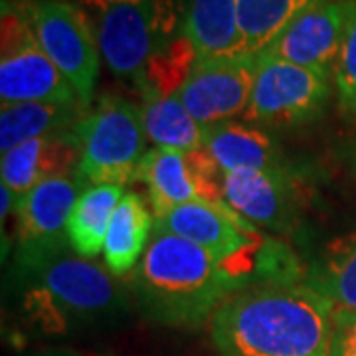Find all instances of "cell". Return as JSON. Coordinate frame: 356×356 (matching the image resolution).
I'll return each mask as SVG.
<instances>
[{
	"label": "cell",
	"instance_id": "obj_1",
	"mask_svg": "<svg viewBox=\"0 0 356 356\" xmlns=\"http://www.w3.org/2000/svg\"><path fill=\"white\" fill-rule=\"evenodd\" d=\"M334 311L311 285L273 283L228 297L212 317L222 356H329Z\"/></svg>",
	"mask_w": 356,
	"mask_h": 356
},
{
	"label": "cell",
	"instance_id": "obj_2",
	"mask_svg": "<svg viewBox=\"0 0 356 356\" xmlns=\"http://www.w3.org/2000/svg\"><path fill=\"white\" fill-rule=\"evenodd\" d=\"M242 267L222 264L206 250L154 229L133 271V291L143 315L168 327H196L214 317L238 287Z\"/></svg>",
	"mask_w": 356,
	"mask_h": 356
},
{
	"label": "cell",
	"instance_id": "obj_3",
	"mask_svg": "<svg viewBox=\"0 0 356 356\" xmlns=\"http://www.w3.org/2000/svg\"><path fill=\"white\" fill-rule=\"evenodd\" d=\"M30 289L24 311L44 334L65 332L117 318L125 311V297L115 275L81 255H56L26 271Z\"/></svg>",
	"mask_w": 356,
	"mask_h": 356
},
{
	"label": "cell",
	"instance_id": "obj_4",
	"mask_svg": "<svg viewBox=\"0 0 356 356\" xmlns=\"http://www.w3.org/2000/svg\"><path fill=\"white\" fill-rule=\"evenodd\" d=\"M107 67L137 83L145 65L172 40L177 0H79Z\"/></svg>",
	"mask_w": 356,
	"mask_h": 356
},
{
	"label": "cell",
	"instance_id": "obj_5",
	"mask_svg": "<svg viewBox=\"0 0 356 356\" xmlns=\"http://www.w3.org/2000/svg\"><path fill=\"white\" fill-rule=\"evenodd\" d=\"M74 133L81 149L76 178L83 191L97 184L125 186L137 177L147 145L139 105L103 97L91 113L81 117Z\"/></svg>",
	"mask_w": 356,
	"mask_h": 356
},
{
	"label": "cell",
	"instance_id": "obj_6",
	"mask_svg": "<svg viewBox=\"0 0 356 356\" xmlns=\"http://www.w3.org/2000/svg\"><path fill=\"white\" fill-rule=\"evenodd\" d=\"M40 48L77 93L83 107L93 97L99 74V46L79 4L46 0L26 16Z\"/></svg>",
	"mask_w": 356,
	"mask_h": 356
},
{
	"label": "cell",
	"instance_id": "obj_7",
	"mask_svg": "<svg viewBox=\"0 0 356 356\" xmlns=\"http://www.w3.org/2000/svg\"><path fill=\"white\" fill-rule=\"evenodd\" d=\"M331 77L289 62L257 58V76L243 121L267 127L313 121L331 97Z\"/></svg>",
	"mask_w": 356,
	"mask_h": 356
},
{
	"label": "cell",
	"instance_id": "obj_8",
	"mask_svg": "<svg viewBox=\"0 0 356 356\" xmlns=\"http://www.w3.org/2000/svg\"><path fill=\"white\" fill-rule=\"evenodd\" d=\"M0 99L2 105L81 103L70 81L40 48L30 22L18 13H2Z\"/></svg>",
	"mask_w": 356,
	"mask_h": 356
},
{
	"label": "cell",
	"instance_id": "obj_9",
	"mask_svg": "<svg viewBox=\"0 0 356 356\" xmlns=\"http://www.w3.org/2000/svg\"><path fill=\"white\" fill-rule=\"evenodd\" d=\"M83 186L76 177L48 178L20 196L18 218V271L26 273L70 245L67 222Z\"/></svg>",
	"mask_w": 356,
	"mask_h": 356
},
{
	"label": "cell",
	"instance_id": "obj_10",
	"mask_svg": "<svg viewBox=\"0 0 356 356\" xmlns=\"http://www.w3.org/2000/svg\"><path fill=\"white\" fill-rule=\"evenodd\" d=\"M135 178L145 182L154 216L196 200L224 202V172L206 149L177 151L154 147L145 153Z\"/></svg>",
	"mask_w": 356,
	"mask_h": 356
},
{
	"label": "cell",
	"instance_id": "obj_11",
	"mask_svg": "<svg viewBox=\"0 0 356 356\" xmlns=\"http://www.w3.org/2000/svg\"><path fill=\"white\" fill-rule=\"evenodd\" d=\"M257 76V56L202 60L180 89L188 113L204 127L229 121L248 109Z\"/></svg>",
	"mask_w": 356,
	"mask_h": 356
},
{
	"label": "cell",
	"instance_id": "obj_12",
	"mask_svg": "<svg viewBox=\"0 0 356 356\" xmlns=\"http://www.w3.org/2000/svg\"><path fill=\"white\" fill-rule=\"evenodd\" d=\"M353 4L355 0H329L307 8L257 58L281 60L332 76Z\"/></svg>",
	"mask_w": 356,
	"mask_h": 356
},
{
	"label": "cell",
	"instance_id": "obj_13",
	"mask_svg": "<svg viewBox=\"0 0 356 356\" xmlns=\"http://www.w3.org/2000/svg\"><path fill=\"white\" fill-rule=\"evenodd\" d=\"M154 229L202 248L222 264H236L250 248L254 232L250 222L226 202L206 200L182 204L163 216H154Z\"/></svg>",
	"mask_w": 356,
	"mask_h": 356
},
{
	"label": "cell",
	"instance_id": "obj_14",
	"mask_svg": "<svg viewBox=\"0 0 356 356\" xmlns=\"http://www.w3.org/2000/svg\"><path fill=\"white\" fill-rule=\"evenodd\" d=\"M222 194L236 214L267 228L289 226L297 210V186L285 168L226 172Z\"/></svg>",
	"mask_w": 356,
	"mask_h": 356
},
{
	"label": "cell",
	"instance_id": "obj_15",
	"mask_svg": "<svg viewBox=\"0 0 356 356\" xmlns=\"http://www.w3.org/2000/svg\"><path fill=\"white\" fill-rule=\"evenodd\" d=\"M79 156L81 149L74 131L28 140L2 154V184L16 196H24L48 178L72 177Z\"/></svg>",
	"mask_w": 356,
	"mask_h": 356
},
{
	"label": "cell",
	"instance_id": "obj_16",
	"mask_svg": "<svg viewBox=\"0 0 356 356\" xmlns=\"http://www.w3.org/2000/svg\"><path fill=\"white\" fill-rule=\"evenodd\" d=\"M182 32L202 60L248 56L240 28V0H192Z\"/></svg>",
	"mask_w": 356,
	"mask_h": 356
},
{
	"label": "cell",
	"instance_id": "obj_17",
	"mask_svg": "<svg viewBox=\"0 0 356 356\" xmlns=\"http://www.w3.org/2000/svg\"><path fill=\"white\" fill-rule=\"evenodd\" d=\"M204 149L212 154L220 170H277L283 168L273 139L261 129L224 121L208 127Z\"/></svg>",
	"mask_w": 356,
	"mask_h": 356
},
{
	"label": "cell",
	"instance_id": "obj_18",
	"mask_svg": "<svg viewBox=\"0 0 356 356\" xmlns=\"http://www.w3.org/2000/svg\"><path fill=\"white\" fill-rule=\"evenodd\" d=\"M83 109L81 103L26 102L2 105L0 151L4 154L28 140L70 133L81 121L79 115Z\"/></svg>",
	"mask_w": 356,
	"mask_h": 356
},
{
	"label": "cell",
	"instance_id": "obj_19",
	"mask_svg": "<svg viewBox=\"0 0 356 356\" xmlns=\"http://www.w3.org/2000/svg\"><path fill=\"white\" fill-rule=\"evenodd\" d=\"M154 232V218L137 192H127L115 208L103 245L105 266L115 277H123L139 266Z\"/></svg>",
	"mask_w": 356,
	"mask_h": 356
},
{
	"label": "cell",
	"instance_id": "obj_20",
	"mask_svg": "<svg viewBox=\"0 0 356 356\" xmlns=\"http://www.w3.org/2000/svg\"><path fill=\"white\" fill-rule=\"evenodd\" d=\"M123 196L125 188L121 184H97L81 192L67 222L70 248L77 255L93 259L102 254L115 208Z\"/></svg>",
	"mask_w": 356,
	"mask_h": 356
},
{
	"label": "cell",
	"instance_id": "obj_21",
	"mask_svg": "<svg viewBox=\"0 0 356 356\" xmlns=\"http://www.w3.org/2000/svg\"><path fill=\"white\" fill-rule=\"evenodd\" d=\"M147 139L161 149L198 151L206 145L208 127L200 125L184 107L180 95L145 99L140 105Z\"/></svg>",
	"mask_w": 356,
	"mask_h": 356
},
{
	"label": "cell",
	"instance_id": "obj_22",
	"mask_svg": "<svg viewBox=\"0 0 356 356\" xmlns=\"http://www.w3.org/2000/svg\"><path fill=\"white\" fill-rule=\"evenodd\" d=\"M329 0H240V28L248 56H259L295 16Z\"/></svg>",
	"mask_w": 356,
	"mask_h": 356
},
{
	"label": "cell",
	"instance_id": "obj_23",
	"mask_svg": "<svg viewBox=\"0 0 356 356\" xmlns=\"http://www.w3.org/2000/svg\"><path fill=\"white\" fill-rule=\"evenodd\" d=\"M196 62L198 54L184 32L170 40L149 60L135 83L140 89L143 102L178 95Z\"/></svg>",
	"mask_w": 356,
	"mask_h": 356
},
{
	"label": "cell",
	"instance_id": "obj_24",
	"mask_svg": "<svg viewBox=\"0 0 356 356\" xmlns=\"http://www.w3.org/2000/svg\"><path fill=\"white\" fill-rule=\"evenodd\" d=\"M309 285L331 303L334 313H356V234L332 245Z\"/></svg>",
	"mask_w": 356,
	"mask_h": 356
},
{
	"label": "cell",
	"instance_id": "obj_25",
	"mask_svg": "<svg viewBox=\"0 0 356 356\" xmlns=\"http://www.w3.org/2000/svg\"><path fill=\"white\" fill-rule=\"evenodd\" d=\"M332 81L339 93V103L348 113L356 115V0L353 4V13L348 18L346 30H344Z\"/></svg>",
	"mask_w": 356,
	"mask_h": 356
},
{
	"label": "cell",
	"instance_id": "obj_26",
	"mask_svg": "<svg viewBox=\"0 0 356 356\" xmlns=\"http://www.w3.org/2000/svg\"><path fill=\"white\" fill-rule=\"evenodd\" d=\"M329 356H356V313H334Z\"/></svg>",
	"mask_w": 356,
	"mask_h": 356
},
{
	"label": "cell",
	"instance_id": "obj_27",
	"mask_svg": "<svg viewBox=\"0 0 356 356\" xmlns=\"http://www.w3.org/2000/svg\"><path fill=\"white\" fill-rule=\"evenodd\" d=\"M42 2L46 0H2V13H18L26 18Z\"/></svg>",
	"mask_w": 356,
	"mask_h": 356
},
{
	"label": "cell",
	"instance_id": "obj_28",
	"mask_svg": "<svg viewBox=\"0 0 356 356\" xmlns=\"http://www.w3.org/2000/svg\"><path fill=\"white\" fill-rule=\"evenodd\" d=\"M40 356H83V355H77V353H67V350H51V353H44V355Z\"/></svg>",
	"mask_w": 356,
	"mask_h": 356
}]
</instances>
